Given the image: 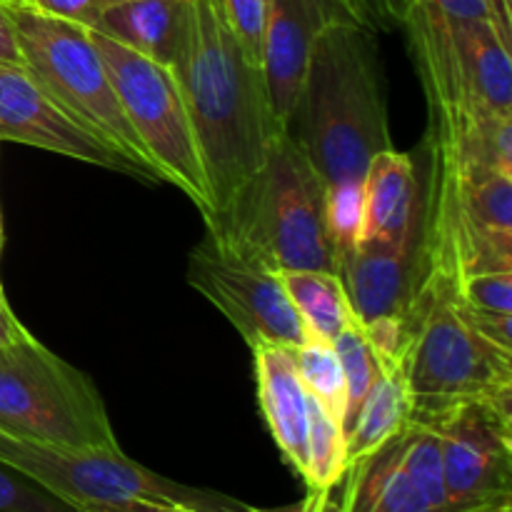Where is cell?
<instances>
[{"label":"cell","mask_w":512,"mask_h":512,"mask_svg":"<svg viewBox=\"0 0 512 512\" xmlns=\"http://www.w3.org/2000/svg\"><path fill=\"white\" fill-rule=\"evenodd\" d=\"M423 233V183L410 155L395 148L370 160L363 178L360 240L403 245Z\"/></svg>","instance_id":"cell-15"},{"label":"cell","mask_w":512,"mask_h":512,"mask_svg":"<svg viewBox=\"0 0 512 512\" xmlns=\"http://www.w3.org/2000/svg\"><path fill=\"white\" fill-rule=\"evenodd\" d=\"M23 333H25V325L20 323L18 315L13 313L8 298H5L3 285H0V350H3L5 345L13 343L15 338H20Z\"/></svg>","instance_id":"cell-34"},{"label":"cell","mask_w":512,"mask_h":512,"mask_svg":"<svg viewBox=\"0 0 512 512\" xmlns=\"http://www.w3.org/2000/svg\"><path fill=\"white\" fill-rule=\"evenodd\" d=\"M0 512H80L0 460Z\"/></svg>","instance_id":"cell-27"},{"label":"cell","mask_w":512,"mask_h":512,"mask_svg":"<svg viewBox=\"0 0 512 512\" xmlns=\"http://www.w3.org/2000/svg\"><path fill=\"white\" fill-rule=\"evenodd\" d=\"M195 0H123L103 10L90 30L173 70L188 48Z\"/></svg>","instance_id":"cell-17"},{"label":"cell","mask_w":512,"mask_h":512,"mask_svg":"<svg viewBox=\"0 0 512 512\" xmlns=\"http://www.w3.org/2000/svg\"><path fill=\"white\" fill-rule=\"evenodd\" d=\"M455 298L475 313L512 315V270H488L455 280Z\"/></svg>","instance_id":"cell-26"},{"label":"cell","mask_w":512,"mask_h":512,"mask_svg":"<svg viewBox=\"0 0 512 512\" xmlns=\"http://www.w3.org/2000/svg\"><path fill=\"white\" fill-rule=\"evenodd\" d=\"M410 418L438 435L448 512L512 500V390L493 398L415 403Z\"/></svg>","instance_id":"cell-10"},{"label":"cell","mask_w":512,"mask_h":512,"mask_svg":"<svg viewBox=\"0 0 512 512\" xmlns=\"http://www.w3.org/2000/svg\"><path fill=\"white\" fill-rule=\"evenodd\" d=\"M405 378L415 403L493 398L512 390V350L483 338L455 298V280L425 275L410 308Z\"/></svg>","instance_id":"cell-7"},{"label":"cell","mask_w":512,"mask_h":512,"mask_svg":"<svg viewBox=\"0 0 512 512\" xmlns=\"http://www.w3.org/2000/svg\"><path fill=\"white\" fill-rule=\"evenodd\" d=\"M450 23H495L512 30V0H415Z\"/></svg>","instance_id":"cell-29"},{"label":"cell","mask_w":512,"mask_h":512,"mask_svg":"<svg viewBox=\"0 0 512 512\" xmlns=\"http://www.w3.org/2000/svg\"><path fill=\"white\" fill-rule=\"evenodd\" d=\"M353 13L370 28H403L415 0H348Z\"/></svg>","instance_id":"cell-30"},{"label":"cell","mask_w":512,"mask_h":512,"mask_svg":"<svg viewBox=\"0 0 512 512\" xmlns=\"http://www.w3.org/2000/svg\"><path fill=\"white\" fill-rule=\"evenodd\" d=\"M0 243H3V228H0Z\"/></svg>","instance_id":"cell-37"},{"label":"cell","mask_w":512,"mask_h":512,"mask_svg":"<svg viewBox=\"0 0 512 512\" xmlns=\"http://www.w3.org/2000/svg\"><path fill=\"white\" fill-rule=\"evenodd\" d=\"M188 283L255 345L298 348L310 338L278 273L260 268L205 235L190 253Z\"/></svg>","instance_id":"cell-11"},{"label":"cell","mask_w":512,"mask_h":512,"mask_svg":"<svg viewBox=\"0 0 512 512\" xmlns=\"http://www.w3.org/2000/svg\"><path fill=\"white\" fill-rule=\"evenodd\" d=\"M348 470L345 458V435L338 420L330 418L310 398V430H308V490H333Z\"/></svg>","instance_id":"cell-24"},{"label":"cell","mask_w":512,"mask_h":512,"mask_svg":"<svg viewBox=\"0 0 512 512\" xmlns=\"http://www.w3.org/2000/svg\"><path fill=\"white\" fill-rule=\"evenodd\" d=\"M0 140L33 145L48 153L145 180L128 158L85 130L53 98H48L18 63H0Z\"/></svg>","instance_id":"cell-12"},{"label":"cell","mask_w":512,"mask_h":512,"mask_svg":"<svg viewBox=\"0 0 512 512\" xmlns=\"http://www.w3.org/2000/svg\"><path fill=\"white\" fill-rule=\"evenodd\" d=\"M248 512H340V503L333 500V490H308V495L295 505H285V508H253V505H248Z\"/></svg>","instance_id":"cell-32"},{"label":"cell","mask_w":512,"mask_h":512,"mask_svg":"<svg viewBox=\"0 0 512 512\" xmlns=\"http://www.w3.org/2000/svg\"><path fill=\"white\" fill-rule=\"evenodd\" d=\"M220 8H223L225 23L233 30L243 53L255 65H260L268 0H220Z\"/></svg>","instance_id":"cell-28"},{"label":"cell","mask_w":512,"mask_h":512,"mask_svg":"<svg viewBox=\"0 0 512 512\" xmlns=\"http://www.w3.org/2000/svg\"><path fill=\"white\" fill-rule=\"evenodd\" d=\"M328 185L298 145L278 135L265 163L205 220L208 235L230 253L270 270L338 275L325 218Z\"/></svg>","instance_id":"cell-3"},{"label":"cell","mask_w":512,"mask_h":512,"mask_svg":"<svg viewBox=\"0 0 512 512\" xmlns=\"http://www.w3.org/2000/svg\"><path fill=\"white\" fill-rule=\"evenodd\" d=\"M23 68L65 113L118 150L143 173L145 183H163L130 128L108 68L90 38V28L40 13L23 0H8Z\"/></svg>","instance_id":"cell-4"},{"label":"cell","mask_w":512,"mask_h":512,"mask_svg":"<svg viewBox=\"0 0 512 512\" xmlns=\"http://www.w3.org/2000/svg\"><path fill=\"white\" fill-rule=\"evenodd\" d=\"M400 450H403L405 470L425 495V500L433 505L435 512H448L443 453H440V440L435 430L410 418L400 430Z\"/></svg>","instance_id":"cell-22"},{"label":"cell","mask_w":512,"mask_h":512,"mask_svg":"<svg viewBox=\"0 0 512 512\" xmlns=\"http://www.w3.org/2000/svg\"><path fill=\"white\" fill-rule=\"evenodd\" d=\"M25 3L33 5L40 13L73 20V23L85 25V28H93L103 10L113 8V5L123 3V0H25Z\"/></svg>","instance_id":"cell-31"},{"label":"cell","mask_w":512,"mask_h":512,"mask_svg":"<svg viewBox=\"0 0 512 512\" xmlns=\"http://www.w3.org/2000/svg\"><path fill=\"white\" fill-rule=\"evenodd\" d=\"M425 273L423 233L403 245L360 240L355 253L338 265V278L363 328L378 320L405 323Z\"/></svg>","instance_id":"cell-14"},{"label":"cell","mask_w":512,"mask_h":512,"mask_svg":"<svg viewBox=\"0 0 512 512\" xmlns=\"http://www.w3.org/2000/svg\"><path fill=\"white\" fill-rule=\"evenodd\" d=\"M285 135L325 185L360 183L393 148L378 40L363 20L328 25L310 50Z\"/></svg>","instance_id":"cell-2"},{"label":"cell","mask_w":512,"mask_h":512,"mask_svg":"<svg viewBox=\"0 0 512 512\" xmlns=\"http://www.w3.org/2000/svg\"><path fill=\"white\" fill-rule=\"evenodd\" d=\"M325 218H328V233L333 240L335 263L340 265L355 253L363 235V180L328 185Z\"/></svg>","instance_id":"cell-25"},{"label":"cell","mask_w":512,"mask_h":512,"mask_svg":"<svg viewBox=\"0 0 512 512\" xmlns=\"http://www.w3.org/2000/svg\"><path fill=\"white\" fill-rule=\"evenodd\" d=\"M90 38L108 68L125 118L153 168L165 183L183 190L205 220L210 215L208 183L173 70L115 43L98 30H90Z\"/></svg>","instance_id":"cell-9"},{"label":"cell","mask_w":512,"mask_h":512,"mask_svg":"<svg viewBox=\"0 0 512 512\" xmlns=\"http://www.w3.org/2000/svg\"><path fill=\"white\" fill-rule=\"evenodd\" d=\"M0 460L78 510L148 500L193 512H248V505L230 495L163 478L120 448H55L0 433Z\"/></svg>","instance_id":"cell-8"},{"label":"cell","mask_w":512,"mask_h":512,"mask_svg":"<svg viewBox=\"0 0 512 512\" xmlns=\"http://www.w3.org/2000/svg\"><path fill=\"white\" fill-rule=\"evenodd\" d=\"M173 75L193 125L213 213L265 163L283 128L270 108L263 70L238 45L220 0H195L188 48Z\"/></svg>","instance_id":"cell-1"},{"label":"cell","mask_w":512,"mask_h":512,"mask_svg":"<svg viewBox=\"0 0 512 512\" xmlns=\"http://www.w3.org/2000/svg\"><path fill=\"white\" fill-rule=\"evenodd\" d=\"M470 512H512V500H500V503L485 505V508L470 510Z\"/></svg>","instance_id":"cell-36"},{"label":"cell","mask_w":512,"mask_h":512,"mask_svg":"<svg viewBox=\"0 0 512 512\" xmlns=\"http://www.w3.org/2000/svg\"><path fill=\"white\" fill-rule=\"evenodd\" d=\"M433 120L512 115V30L450 23L415 3L403 25Z\"/></svg>","instance_id":"cell-6"},{"label":"cell","mask_w":512,"mask_h":512,"mask_svg":"<svg viewBox=\"0 0 512 512\" xmlns=\"http://www.w3.org/2000/svg\"><path fill=\"white\" fill-rule=\"evenodd\" d=\"M280 283L313 338L333 343L355 320L343 283L335 273L293 270V273H280Z\"/></svg>","instance_id":"cell-20"},{"label":"cell","mask_w":512,"mask_h":512,"mask_svg":"<svg viewBox=\"0 0 512 512\" xmlns=\"http://www.w3.org/2000/svg\"><path fill=\"white\" fill-rule=\"evenodd\" d=\"M0 433L55 448H120L93 380L28 330L0 350Z\"/></svg>","instance_id":"cell-5"},{"label":"cell","mask_w":512,"mask_h":512,"mask_svg":"<svg viewBox=\"0 0 512 512\" xmlns=\"http://www.w3.org/2000/svg\"><path fill=\"white\" fill-rule=\"evenodd\" d=\"M23 3H25V0H23Z\"/></svg>","instance_id":"cell-38"},{"label":"cell","mask_w":512,"mask_h":512,"mask_svg":"<svg viewBox=\"0 0 512 512\" xmlns=\"http://www.w3.org/2000/svg\"><path fill=\"white\" fill-rule=\"evenodd\" d=\"M0 63L23 65V60H20L18 35H15V25L8 10V0H0Z\"/></svg>","instance_id":"cell-33"},{"label":"cell","mask_w":512,"mask_h":512,"mask_svg":"<svg viewBox=\"0 0 512 512\" xmlns=\"http://www.w3.org/2000/svg\"><path fill=\"white\" fill-rule=\"evenodd\" d=\"M255 375L263 418L270 435L278 443L285 463L308 478V430L310 395L298 373L293 348L283 345H255Z\"/></svg>","instance_id":"cell-16"},{"label":"cell","mask_w":512,"mask_h":512,"mask_svg":"<svg viewBox=\"0 0 512 512\" xmlns=\"http://www.w3.org/2000/svg\"><path fill=\"white\" fill-rule=\"evenodd\" d=\"M293 353L308 395L343 428L348 390H345L343 365H340L333 343H325V340L310 335L303 345L293 348Z\"/></svg>","instance_id":"cell-21"},{"label":"cell","mask_w":512,"mask_h":512,"mask_svg":"<svg viewBox=\"0 0 512 512\" xmlns=\"http://www.w3.org/2000/svg\"><path fill=\"white\" fill-rule=\"evenodd\" d=\"M333 348L335 353H338L340 365H343L345 390H348V395H345V415H343V435H345V430L350 428L353 418L358 415L365 395L370 393V388H373L375 380H378L383 363H380L373 343L368 340V335H365L363 325H360L358 320H353V323H350L348 328L333 340Z\"/></svg>","instance_id":"cell-23"},{"label":"cell","mask_w":512,"mask_h":512,"mask_svg":"<svg viewBox=\"0 0 512 512\" xmlns=\"http://www.w3.org/2000/svg\"><path fill=\"white\" fill-rule=\"evenodd\" d=\"M340 512H435L408 475L400 433L348 465Z\"/></svg>","instance_id":"cell-18"},{"label":"cell","mask_w":512,"mask_h":512,"mask_svg":"<svg viewBox=\"0 0 512 512\" xmlns=\"http://www.w3.org/2000/svg\"><path fill=\"white\" fill-rule=\"evenodd\" d=\"M80 512H193L178 508V505H163V503H148V500H133V503H118V505H93Z\"/></svg>","instance_id":"cell-35"},{"label":"cell","mask_w":512,"mask_h":512,"mask_svg":"<svg viewBox=\"0 0 512 512\" xmlns=\"http://www.w3.org/2000/svg\"><path fill=\"white\" fill-rule=\"evenodd\" d=\"M378 380L365 395L358 415L353 418L350 428L345 430V458L348 465L360 460L363 455L373 453L375 448L393 438L405 428L413 413L415 398L410 393L408 378H405L403 358L388 360L380 358Z\"/></svg>","instance_id":"cell-19"},{"label":"cell","mask_w":512,"mask_h":512,"mask_svg":"<svg viewBox=\"0 0 512 512\" xmlns=\"http://www.w3.org/2000/svg\"><path fill=\"white\" fill-rule=\"evenodd\" d=\"M353 18L360 20L348 0H268L260 70L283 133L318 35L328 25Z\"/></svg>","instance_id":"cell-13"}]
</instances>
